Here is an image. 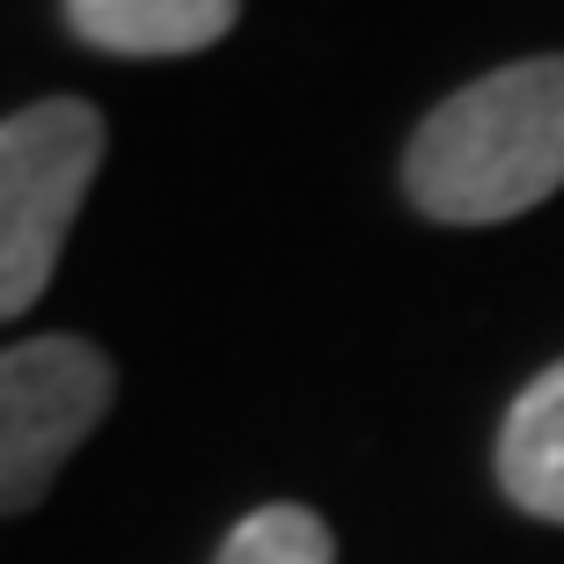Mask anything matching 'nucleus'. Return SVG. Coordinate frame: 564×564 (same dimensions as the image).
Listing matches in <instances>:
<instances>
[{"label":"nucleus","mask_w":564,"mask_h":564,"mask_svg":"<svg viewBox=\"0 0 564 564\" xmlns=\"http://www.w3.org/2000/svg\"><path fill=\"white\" fill-rule=\"evenodd\" d=\"M110 359L88 337L0 345V521L30 513L110 411Z\"/></svg>","instance_id":"nucleus-3"},{"label":"nucleus","mask_w":564,"mask_h":564,"mask_svg":"<svg viewBox=\"0 0 564 564\" xmlns=\"http://www.w3.org/2000/svg\"><path fill=\"white\" fill-rule=\"evenodd\" d=\"M499 484L528 521L564 528V359L528 381L499 433Z\"/></svg>","instance_id":"nucleus-5"},{"label":"nucleus","mask_w":564,"mask_h":564,"mask_svg":"<svg viewBox=\"0 0 564 564\" xmlns=\"http://www.w3.org/2000/svg\"><path fill=\"white\" fill-rule=\"evenodd\" d=\"M403 191L440 228H491L564 191V52L455 88L403 154Z\"/></svg>","instance_id":"nucleus-1"},{"label":"nucleus","mask_w":564,"mask_h":564,"mask_svg":"<svg viewBox=\"0 0 564 564\" xmlns=\"http://www.w3.org/2000/svg\"><path fill=\"white\" fill-rule=\"evenodd\" d=\"M104 169V110L82 96H44L0 118V323L37 308Z\"/></svg>","instance_id":"nucleus-2"},{"label":"nucleus","mask_w":564,"mask_h":564,"mask_svg":"<svg viewBox=\"0 0 564 564\" xmlns=\"http://www.w3.org/2000/svg\"><path fill=\"white\" fill-rule=\"evenodd\" d=\"M242 0H66V30L118 59H191L220 44Z\"/></svg>","instance_id":"nucleus-4"},{"label":"nucleus","mask_w":564,"mask_h":564,"mask_svg":"<svg viewBox=\"0 0 564 564\" xmlns=\"http://www.w3.org/2000/svg\"><path fill=\"white\" fill-rule=\"evenodd\" d=\"M213 564H337V543L308 506H257L250 521H235Z\"/></svg>","instance_id":"nucleus-6"}]
</instances>
